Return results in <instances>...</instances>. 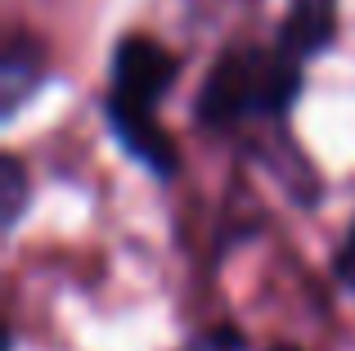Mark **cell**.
<instances>
[{
    "instance_id": "cell-1",
    "label": "cell",
    "mask_w": 355,
    "mask_h": 351,
    "mask_svg": "<svg viewBox=\"0 0 355 351\" xmlns=\"http://www.w3.org/2000/svg\"><path fill=\"white\" fill-rule=\"evenodd\" d=\"M297 95V59L293 54H225L211 68L207 86L198 95V117L207 126H225L248 108L279 113Z\"/></svg>"
},
{
    "instance_id": "cell-2",
    "label": "cell",
    "mask_w": 355,
    "mask_h": 351,
    "mask_svg": "<svg viewBox=\"0 0 355 351\" xmlns=\"http://www.w3.org/2000/svg\"><path fill=\"white\" fill-rule=\"evenodd\" d=\"M175 81V59L148 36H130L113 54V99L153 108Z\"/></svg>"
},
{
    "instance_id": "cell-3",
    "label": "cell",
    "mask_w": 355,
    "mask_h": 351,
    "mask_svg": "<svg viewBox=\"0 0 355 351\" xmlns=\"http://www.w3.org/2000/svg\"><path fill=\"white\" fill-rule=\"evenodd\" d=\"M108 122H113L117 140L135 153L144 167L153 171H171L175 167V149L171 140L162 135V126L153 122V108H139V104H121V99H108Z\"/></svg>"
},
{
    "instance_id": "cell-4",
    "label": "cell",
    "mask_w": 355,
    "mask_h": 351,
    "mask_svg": "<svg viewBox=\"0 0 355 351\" xmlns=\"http://www.w3.org/2000/svg\"><path fill=\"white\" fill-rule=\"evenodd\" d=\"M338 32V0H293L284 18V50L293 59H311Z\"/></svg>"
},
{
    "instance_id": "cell-5",
    "label": "cell",
    "mask_w": 355,
    "mask_h": 351,
    "mask_svg": "<svg viewBox=\"0 0 355 351\" xmlns=\"http://www.w3.org/2000/svg\"><path fill=\"white\" fill-rule=\"evenodd\" d=\"M5 221L14 225L18 221V212H23V203H27V176H23V162L18 158H5Z\"/></svg>"
},
{
    "instance_id": "cell-6",
    "label": "cell",
    "mask_w": 355,
    "mask_h": 351,
    "mask_svg": "<svg viewBox=\"0 0 355 351\" xmlns=\"http://www.w3.org/2000/svg\"><path fill=\"white\" fill-rule=\"evenodd\" d=\"M184 351H234V338H230V334H207V338H198L193 347H184Z\"/></svg>"
},
{
    "instance_id": "cell-7",
    "label": "cell",
    "mask_w": 355,
    "mask_h": 351,
    "mask_svg": "<svg viewBox=\"0 0 355 351\" xmlns=\"http://www.w3.org/2000/svg\"><path fill=\"white\" fill-rule=\"evenodd\" d=\"M338 271H342V280L355 289V230H351V239H347V248H342V262H338Z\"/></svg>"
},
{
    "instance_id": "cell-8",
    "label": "cell",
    "mask_w": 355,
    "mask_h": 351,
    "mask_svg": "<svg viewBox=\"0 0 355 351\" xmlns=\"http://www.w3.org/2000/svg\"><path fill=\"white\" fill-rule=\"evenodd\" d=\"M270 351H297V347H270Z\"/></svg>"
}]
</instances>
